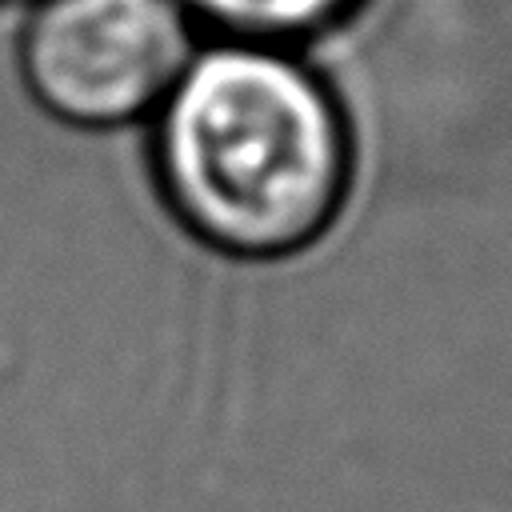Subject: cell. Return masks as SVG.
I'll return each instance as SVG.
<instances>
[{
	"label": "cell",
	"mask_w": 512,
	"mask_h": 512,
	"mask_svg": "<svg viewBox=\"0 0 512 512\" xmlns=\"http://www.w3.org/2000/svg\"><path fill=\"white\" fill-rule=\"evenodd\" d=\"M152 180L208 248L272 260L316 240L352 176L340 88L292 44L204 36L144 124Z\"/></svg>",
	"instance_id": "cell-1"
},
{
	"label": "cell",
	"mask_w": 512,
	"mask_h": 512,
	"mask_svg": "<svg viewBox=\"0 0 512 512\" xmlns=\"http://www.w3.org/2000/svg\"><path fill=\"white\" fill-rule=\"evenodd\" d=\"M200 40L180 0H32L16 32V80L68 132H132L164 104Z\"/></svg>",
	"instance_id": "cell-2"
},
{
	"label": "cell",
	"mask_w": 512,
	"mask_h": 512,
	"mask_svg": "<svg viewBox=\"0 0 512 512\" xmlns=\"http://www.w3.org/2000/svg\"><path fill=\"white\" fill-rule=\"evenodd\" d=\"M208 36H240L300 48L316 32L344 24L360 0H180Z\"/></svg>",
	"instance_id": "cell-3"
}]
</instances>
